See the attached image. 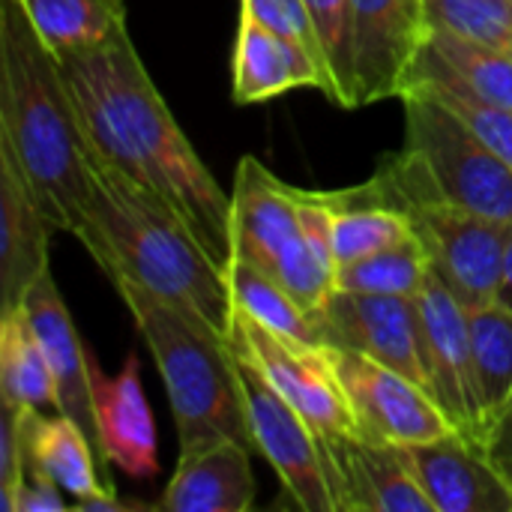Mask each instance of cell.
Here are the masks:
<instances>
[{
	"label": "cell",
	"mask_w": 512,
	"mask_h": 512,
	"mask_svg": "<svg viewBox=\"0 0 512 512\" xmlns=\"http://www.w3.org/2000/svg\"><path fill=\"white\" fill-rule=\"evenodd\" d=\"M228 342L231 351L258 366V372L297 408V414L321 435V441L330 444V450L342 441L360 438L327 345H300L282 339L240 309H234Z\"/></svg>",
	"instance_id": "cell-9"
},
{
	"label": "cell",
	"mask_w": 512,
	"mask_h": 512,
	"mask_svg": "<svg viewBox=\"0 0 512 512\" xmlns=\"http://www.w3.org/2000/svg\"><path fill=\"white\" fill-rule=\"evenodd\" d=\"M498 303H504L512 312V225L504 246V264H501V285H498Z\"/></svg>",
	"instance_id": "cell-36"
},
{
	"label": "cell",
	"mask_w": 512,
	"mask_h": 512,
	"mask_svg": "<svg viewBox=\"0 0 512 512\" xmlns=\"http://www.w3.org/2000/svg\"><path fill=\"white\" fill-rule=\"evenodd\" d=\"M0 147L51 228L90 249L96 153L60 57L39 39L21 0H0Z\"/></svg>",
	"instance_id": "cell-2"
},
{
	"label": "cell",
	"mask_w": 512,
	"mask_h": 512,
	"mask_svg": "<svg viewBox=\"0 0 512 512\" xmlns=\"http://www.w3.org/2000/svg\"><path fill=\"white\" fill-rule=\"evenodd\" d=\"M57 57L96 156L165 198L228 273L234 264L231 195L219 189L216 177L186 141L150 81L129 30L123 27L108 42Z\"/></svg>",
	"instance_id": "cell-1"
},
{
	"label": "cell",
	"mask_w": 512,
	"mask_h": 512,
	"mask_svg": "<svg viewBox=\"0 0 512 512\" xmlns=\"http://www.w3.org/2000/svg\"><path fill=\"white\" fill-rule=\"evenodd\" d=\"M468 330L483 423L489 432L512 396V312L498 300L468 309Z\"/></svg>",
	"instance_id": "cell-27"
},
{
	"label": "cell",
	"mask_w": 512,
	"mask_h": 512,
	"mask_svg": "<svg viewBox=\"0 0 512 512\" xmlns=\"http://www.w3.org/2000/svg\"><path fill=\"white\" fill-rule=\"evenodd\" d=\"M234 102L255 105L276 99L297 87H318L327 93V72L324 66L297 42L255 15L240 9L237 21V42H234Z\"/></svg>",
	"instance_id": "cell-18"
},
{
	"label": "cell",
	"mask_w": 512,
	"mask_h": 512,
	"mask_svg": "<svg viewBox=\"0 0 512 512\" xmlns=\"http://www.w3.org/2000/svg\"><path fill=\"white\" fill-rule=\"evenodd\" d=\"M417 81L453 84L495 105L512 108V54L450 33L426 36L411 66L408 87Z\"/></svg>",
	"instance_id": "cell-22"
},
{
	"label": "cell",
	"mask_w": 512,
	"mask_h": 512,
	"mask_svg": "<svg viewBox=\"0 0 512 512\" xmlns=\"http://www.w3.org/2000/svg\"><path fill=\"white\" fill-rule=\"evenodd\" d=\"M339 372L342 390L357 420V432L372 444H429L453 435L456 429L429 396L426 387L387 369L357 351L327 348Z\"/></svg>",
	"instance_id": "cell-10"
},
{
	"label": "cell",
	"mask_w": 512,
	"mask_h": 512,
	"mask_svg": "<svg viewBox=\"0 0 512 512\" xmlns=\"http://www.w3.org/2000/svg\"><path fill=\"white\" fill-rule=\"evenodd\" d=\"M324 198L333 204V249L336 264L345 267L351 261H360L366 255L384 252L396 243L411 240L417 231L399 207L372 201L363 186L345 189V192H324Z\"/></svg>",
	"instance_id": "cell-24"
},
{
	"label": "cell",
	"mask_w": 512,
	"mask_h": 512,
	"mask_svg": "<svg viewBox=\"0 0 512 512\" xmlns=\"http://www.w3.org/2000/svg\"><path fill=\"white\" fill-rule=\"evenodd\" d=\"M405 456L435 512H512V486L459 432L411 444Z\"/></svg>",
	"instance_id": "cell-15"
},
{
	"label": "cell",
	"mask_w": 512,
	"mask_h": 512,
	"mask_svg": "<svg viewBox=\"0 0 512 512\" xmlns=\"http://www.w3.org/2000/svg\"><path fill=\"white\" fill-rule=\"evenodd\" d=\"M426 27L512 54V0H426Z\"/></svg>",
	"instance_id": "cell-30"
},
{
	"label": "cell",
	"mask_w": 512,
	"mask_h": 512,
	"mask_svg": "<svg viewBox=\"0 0 512 512\" xmlns=\"http://www.w3.org/2000/svg\"><path fill=\"white\" fill-rule=\"evenodd\" d=\"M423 327V366L426 387L450 426L471 444L483 447L486 423L480 408V390L471 357L468 309L432 270L426 288L417 297Z\"/></svg>",
	"instance_id": "cell-11"
},
{
	"label": "cell",
	"mask_w": 512,
	"mask_h": 512,
	"mask_svg": "<svg viewBox=\"0 0 512 512\" xmlns=\"http://www.w3.org/2000/svg\"><path fill=\"white\" fill-rule=\"evenodd\" d=\"M234 258L279 279L297 303L318 315L336 291V270L312 255L303 237L297 189L255 156L240 159L231 195Z\"/></svg>",
	"instance_id": "cell-6"
},
{
	"label": "cell",
	"mask_w": 512,
	"mask_h": 512,
	"mask_svg": "<svg viewBox=\"0 0 512 512\" xmlns=\"http://www.w3.org/2000/svg\"><path fill=\"white\" fill-rule=\"evenodd\" d=\"M39 345L48 357V366L57 381V399L60 408L57 414H66L81 426V432L90 438L96 456L108 465L99 441V420H96V405H93V360L84 351V342L72 324V315L54 285L51 270H45L24 294L21 300Z\"/></svg>",
	"instance_id": "cell-14"
},
{
	"label": "cell",
	"mask_w": 512,
	"mask_h": 512,
	"mask_svg": "<svg viewBox=\"0 0 512 512\" xmlns=\"http://www.w3.org/2000/svg\"><path fill=\"white\" fill-rule=\"evenodd\" d=\"M363 192L372 201L408 213L429 252L432 270L465 309L498 300L504 246L510 234L507 222L471 213L438 195L429 171L411 150L390 159L369 183H363Z\"/></svg>",
	"instance_id": "cell-5"
},
{
	"label": "cell",
	"mask_w": 512,
	"mask_h": 512,
	"mask_svg": "<svg viewBox=\"0 0 512 512\" xmlns=\"http://www.w3.org/2000/svg\"><path fill=\"white\" fill-rule=\"evenodd\" d=\"M483 453L495 465V471L512 486V396L504 405V411L495 417V423L489 426L486 441H483Z\"/></svg>",
	"instance_id": "cell-35"
},
{
	"label": "cell",
	"mask_w": 512,
	"mask_h": 512,
	"mask_svg": "<svg viewBox=\"0 0 512 512\" xmlns=\"http://www.w3.org/2000/svg\"><path fill=\"white\" fill-rule=\"evenodd\" d=\"M0 399L3 408H60L54 372L24 306L0 312Z\"/></svg>",
	"instance_id": "cell-23"
},
{
	"label": "cell",
	"mask_w": 512,
	"mask_h": 512,
	"mask_svg": "<svg viewBox=\"0 0 512 512\" xmlns=\"http://www.w3.org/2000/svg\"><path fill=\"white\" fill-rule=\"evenodd\" d=\"M240 9L249 12V15H255L258 21H264L276 33H282L288 39H297L324 66V72H327L324 48H321L318 30L312 24V15L306 9V0H240ZM327 87H330V78H327Z\"/></svg>",
	"instance_id": "cell-32"
},
{
	"label": "cell",
	"mask_w": 512,
	"mask_h": 512,
	"mask_svg": "<svg viewBox=\"0 0 512 512\" xmlns=\"http://www.w3.org/2000/svg\"><path fill=\"white\" fill-rule=\"evenodd\" d=\"M69 504L63 498V489L42 474L39 468H27L24 489L18 495V512H66Z\"/></svg>",
	"instance_id": "cell-34"
},
{
	"label": "cell",
	"mask_w": 512,
	"mask_h": 512,
	"mask_svg": "<svg viewBox=\"0 0 512 512\" xmlns=\"http://www.w3.org/2000/svg\"><path fill=\"white\" fill-rule=\"evenodd\" d=\"M429 276H432L429 252L423 240L414 234L405 243H396L384 252L339 267L336 291L378 294V297H420Z\"/></svg>",
	"instance_id": "cell-28"
},
{
	"label": "cell",
	"mask_w": 512,
	"mask_h": 512,
	"mask_svg": "<svg viewBox=\"0 0 512 512\" xmlns=\"http://www.w3.org/2000/svg\"><path fill=\"white\" fill-rule=\"evenodd\" d=\"M27 468L48 474L69 498L87 501L96 495H117L108 465L96 456L90 438L66 414L45 417L42 408H18Z\"/></svg>",
	"instance_id": "cell-21"
},
{
	"label": "cell",
	"mask_w": 512,
	"mask_h": 512,
	"mask_svg": "<svg viewBox=\"0 0 512 512\" xmlns=\"http://www.w3.org/2000/svg\"><path fill=\"white\" fill-rule=\"evenodd\" d=\"M93 405L99 420V441L108 465L132 480H150L159 471V444L150 405L141 390L138 357L129 354L120 375L105 378L93 363Z\"/></svg>",
	"instance_id": "cell-16"
},
{
	"label": "cell",
	"mask_w": 512,
	"mask_h": 512,
	"mask_svg": "<svg viewBox=\"0 0 512 512\" xmlns=\"http://www.w3.org/2000/svg\"><path fill=\"white\" fill-rule=\"evenodd\" d=\"M45 219L30 183L21 168L0 147V312L21 306L27 288L48 267V234Z\"/></svg>",
	"instance_id": "cell-19"
},
{
	"label": "cell",
	"mask_w": 512,
	"mask_h": 512,
	"mask_svg": "<svg viewBox=\"0 0 512 512\" xmlns=\"http://www.w3.org/2000/svg\"><path fill=\"white\" fill-rule=\"evenodd\" d=\"M315 321L321 327L327 348L357 351L426 387L423 327H420L417 297L333 291L330 300L315 315Z\"/></svg>",
	"instance_id": "cell-12"
},
{
	"label": "cell",
	"mask_w": 512,
	"mask_h": 512,
	"mask_svg": "<svg viewBox=\"0 0 512 512\" xmlns=\"http://www.w3.org/2000/svg\"><path fill=\"white\" fill-rule=\"evenodd\" d=\"M27 480V456L18 423V408H3L0 417V510L18 512V495Z\"/></svg>",
	"instance_id": "cell-33"
},
{
	"label": "cell",
	"mask_w": 512,
	"mask_h": 512,
	"mask_svg": "<svg viewBox=\"0 0 512 512\" xmlns=\"http://www.w3.org/2000/svg\"><path fill=\"white\" fill-rule=\"evenodd\" d=\"M114 288L132 312L162 375L180 450L219 438H231L255 450L237 357L228 336L201 315H192L123 276L114 279Z\"/></svg>",
	"instance_id": "cell-4"
},
{
	"label": "cell",
	"mask_w": 512,
	"mask_h": 512,
	"mask_svg": "<svg viewBox=\"0 0 512 512\" xmlns=\"http://www.w3.org/2000/svg\"><path fill=\"white\" fill-rule=\"evenodd\" d=\"M255 492L252 450L219 438L180 450L177 471L156 507L165 512H249Z\"/></svg>",
	"instance_id": "cell-17"
},
{
	"label": "cell",
	"mask_w": 512,
	"mask_h": 512,
	"mask_svg": "<svg viewBox=\"0 0 512 512\" xmlns=\"http://www.w3.org/2000/svg\"><path fill=\"white\" fill-rule=\"evenodd\" d=\"M75 510H81V512H123V510H132V504L120 501L117 495H96V498H87V501H75Z\"/></svg>",
	"instance_id": "cell-37"
},
{
	"label": "cell",
	"mask_w": 512,
	"mask_h": 512,
	"mask_svg": "<svg viewBox=\"0 0 512 512\" xmlns=\"http://www.w3.org/2000/svg\"><path fill=\"white\" fill-rule=\"evenodd\" d=\"M234 309L258 321L261 327L279 333L282 339L300 342V345H324L321 327L312 312H306L297 297L270 273L234 258L228 270Z\"/></svg>",
	"instance_id": "cell-25"
},
{
	"label": "cell",
	"mask_w": 512,
	"mask_h": 512,
	"mask_svg": "<svg viewBox=\"0 0 512 512\" xmlns=\"http://www.w3.org/2000/svg\"><path fill=\"white\" fill-rule=\"evenodd\" d=\"M342 512H435L405 447L351 438L333 447Z\"/></svg>",
	"instance_id": "cell-20"
},
{
	"label": "cell",
	"mask_w": 512,
	"mask_h": 512,
	"mask_svg": "<svg viewBox=\"0 0 512 512\" xmlns=\"http://www.w3.org/2000/svg\"><path fill=\"white\" fill-rule=\"evenodd\" d=\"M21 3L39 39L54 54L108 42L126 27L123 0H21Z\"/></svg>",
	"instance_id": "cell-26"
},
{
	"label": "cell",
	"mask_w": 512,
	"mask_h": 512,
	"mask_svg": "<svg viewBox=\"0 0 512 512\" xmlns=\"http://www.w3.org/2000/svg\"><path fill=\"white\" fill-rule=\"evenodd\" d=\"M237 375L246 396V417L255 453L279 474L285 495L306 512H342L339 471L330 444L297 414V408L258 372L252 360L237 354Z\"/></svg>",
	"instance_id": "cell-8"
},
{
	"label": "cell",
	"mask_w": 512,
	"mask_h": 512,
	"mask_svg": "<svg viewBox=\"0 0 512 512\" xmlns=\"http://www.w3.org/2000/svg\"><path fill=\"white\" fill-rule=\"evenodd\" d=\"M405 150L429 171L438 195L447 201L512 225V165L486 147L447 105L420 87H408Z\"/></svg>",
	"instance_id": "cell-7"
},
{
	"label": "cell",
	"mask_w": 512,
	"mask_h": 512,
	"mask_svg": "<svg viewBox=\"0 0 512 512\" xmlns=\"http://www.w3.org/2000/svg\"><path fill=\"white\" fill-rule=\"evenodd\" d=\"M327 60V99L339 108H357L354 81V18L351 0H306Z\"/></svg>",
	"instance_id": "cell-29"
},
{
	"label": "cell",
	"mask_w": 512,
	"mask_h": 512,
	"mask_svg": "<svg viewBox=\"0 0 512 512\" xmlns=\"http://www.w3.org/2000/svg\"><path fill=\"white\" fill-rule=\"evenodd\" d=\"M357 108L402 96L429 36L426 0H351Z\"/></svg>",
	"instance_id": "cell-13"
},
{
	"label": "cell",
	"mask_w": 512,
	"mask_h": 512,
	"mask_svg": "<svg viewBox=\"0 0 512 512\" xmlns=\"http://www.w3.org/2000/svg\"><path fill=\"white\" fill-rule=\"evenodd\" d=\"M411 87H420L432 93L441 105H447L486 147H492L501 159L512 165V108L495 105L483 96H474L462 87L453 84H438V81H417Z\"/></svg>",
	"instance_id": "cell-31"
},
{
	"label": "cell",
	"mask_w": 512,
	"mask_h": 512,
	"mask_svg": "<svg viewBox=\"0 0 512 512\" xmlns=\"http://www.w3.org/2000/svg\"><path fill=\"white\" fill-rule=\"evenodd\" d=\"M93 231L96 237L87 252L111 282L123 276L162 300L201 315L222 336L231 333L234 294L228 273L165 198L99 156Z\"/></svg>",
	"instance_id": "cell-3"
}]
</instances>
